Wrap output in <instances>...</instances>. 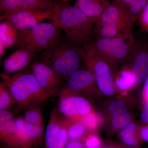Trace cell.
Returning a JSON list of instances; mask_svg holds the SVG:
<instances>
[{"instance_id": "39", "label": "cell", "mask_w": 148, "mask_h": 148, "mask_svg": "<svg viewBox=\"0 0 148 148\" xmlns=\"http://www.w3.org/2000/svg\"><path fill=\"white\" fill-rule=\"evenodd\" d=\"M120 1H121L123 4L127 7V8H128V6L129 5L132 3L133 0H119Z\"/></svg>"}, {"instance_id": "32", "label": "cell", "mask_w": 148, "mask_h": 148, "mask_svg": "<svg viewBox=\"0 0 148 148\" xmlns=\"http://www.w3.org/2000/svg\"><path fill=\"white\" fill-rule=\"evenodd\" d=\"M148 3V0H133L128 6L130 15L135 21L138 20Z\"/></svg>"}, {"instance_id": "28", "label": "cell", "mask_w": 148, "mask_h": 148, "mask_svg": "<svg viewBox=\"0 0 148 148\" xmlns=\"http://www.w3.org/2000/svg\"><path fill=\"white\" fill-rule=\"evenodd\" d=\"M45 124H31L26 123V127L34 147L42 142L45 133Z\"/></svg>"}, {"instance_id": "17", "label": "cell", "mask_w": 148, "mask_h": 148, "mask_svg": "<svg viewBox=\"0 0 148 148\" xmlns=\"http://www.w3.org/2000/svg\"><path fill=\"white\" fill-rule=\"evenodd\" d=\"M135 22L130 20L117 24L95 27L94 39L114 38L127 32H132V26Z\"/></svg>"}, {"instance_id": "13", "label": "cell", "mask_w": 148, "mask_h": 148, "mask_svg": "<svg viewBox=\"0 0 148 148\" xmlns=\"http://www.w3.org/2000/svg\"><path fill=\"white\" fill-rule=\"evenodd\" d=\"M36 53L32 48H19L6 58L3 75H12L21 71L29 65Z\"/></svg>"}, {"instance_id": "23", "label": "cell", "mask_w": 148, "mask_h": 148, "mask_svg": "<svg viewBox=\"0 0 148 148\" xmlns=\"http://www.w3.org/2000/svg\"><path fill=\"white\" fill-rule=\"evenodd\" d=\"M87 128L88 132H96L104 122L103 117L93 110L78 120Z\"/></svg>"}, {"instance_id": "35", "label": "cell", "mask_w": 148, "mask_h": 148, "mask_svg": "<svg viewBox=\"0 0 148 148\" xmlns=\"http://www.w3.org/2000/svg\"><path fill=\"white\" fill-rule=\"evenodd\" d=\"M141 113V119L144 124L148 123V101L143 103Z\"/></svg>"}, {"instance_id": "5", "label": "cell", "mask_w": 148, "mask_h": 148, "mask_svg": "<svg viewBox=\"0 0 148 148\" xmlns=\"http://www.w3.org/2000/svg\"><path fill=\"white\" fill-rule=\"evenodd\" d=\"M83 61L92 74L98 90L103 95L111 97L116 93L114 73L111 66L95 50L90 44L81 47Z\"/></svg>"}, {"instance_id": "38", "label": "cell", "mask_w": 148, "mask_h": 148, "mask_svg": "<svg viewBox=\"0 0 148 148\" xmlns=\"http://www.w3.org/2000/svg\"><path fill=\"white\" fill-rule=\"evenodd\" d=\"M142 95L143 103L148 101V75L143 83Z\"/></svg>"}, {"instance_id": "2", "label": "cell", "mask_w": 148, "mask_h": 148, "mask_svg": "<svg viewBox=\"0 0 148 148\" xmlns=\"http://www.w3.org/2000/svg\"><path fill=\"white\" fill-rule=\"evenodd\" d=\"M16 102V112L34 105H39L51 97L39 84L31 69L11 75L2 74Z\"/></svg>"}, {"instance_id": "31", "label": "cell", "mask_w": 148, "mask_h": 148, "mask_svg": "<svg viewBox=\"0 0 148 148\" xmlns=\"http://www.w3.org/2000/svg\"><path fill=\"white\" fill-rule=\"evenodd\" d=\"M82 140L85 148H101L104 144L96 132H88Z\"/></svg>"}, {"instance_id": "29", "label": "cell", "mask_w": 148, "mask_h": 148, "mask_svg": "<svg viewBox=\"0 0 148 148\" xmlns=\"http://www.w3.org/2000/svg\"><path fill=\"white\" fill-rule=\"evenodd\" d=\"M127 106L124 101L117 99L111 101L106 108V112L110 118L127 112Z\"/></svg>"}, {"instance_id": "19", "label": "cell", "mask_w": 148, "mask_h": 148, "mask_svg": "<svg viewBox=\"0 0 148 148\" xmlns=\"http://www.w3.org/2000/svg\"><path fill=\"white\" fill-rule=\"evenodd\" d=\"M110 3L109 0H76L74 5L95 22Z\"/></svg>"}, {"instance_id": "25", "label": "cell", "mask_w": 148, "mask_h": 148, "mask_svg": "<svg viewBox=\"0 0 148 148\" xmlns=\"http://www.w3.org/2000/svg\"><path fill=\"white\" fill-rule=\"evenodd\" d=\"M23 117L27 123L31 124H45L41 110L38 105L30 106L24 111Z\"/></svg>"}, {"instance_id": "3", "label": "cell", "mask_w": 148, "mask_h": 148, "mask_svg": "<svg viewBox=\"0 0 148 148\" xmlns=\"http://www.w3.org/2000/svg\"><path fill=\"white\" fill-rule=\"evenodd\" d=\"M81 47L60 38L40 53V61L50 66L66 81L80 69L81 61H83Z\"/></svg>"}, {"instance_id": "33", "label": "cell", "mask_w": 148, "mask_h": 148, "mask_svg": "<svg viewBox=\"0 0 148 148\" xmlns=\"http://www.w3.org/2000/svg\"><path fill=\"white\" fill-rule=\"evenodd\" d=\"M138 20L141 31L148 33V3Z\"/></svg>"}, {"instance_id": "7", "label": "cell", "mask_w": 148, "mask_h": 148, "mask_svg": "<svg viewBox=\"0 0 148 148\" xmlns=\"http://www.w3.org/2000/svg\"><path fill=\"white\" fill-rule=\"evenodd\" d=\"M57 110L69 119L78 120L94 110L92 103L85 96L61 89L58 94Z\"/></svg>"}, {"instance_id": "11", "label": "cell", "mask_w": 148, "mask_h": 148, "mask_svg": "<svg viewBox=\"0 0 148 148\" xmlns=\"http://www.w3.org/2000/svg\"><path fill=\"white\" fill-rule=\"evenodd\" d=\"M127 60V66L135 75L137 86L143 84L148 75V42L135 39Z\"/></svg>"}, {"instance_id": "22", "label": "cell", "mask_w": 148, "mask_h": 148, "mask_svg": "<svg viewBox=\"0 0 148 148\" xmlns=\"http://www.w3.org/2000/svg\"><path fill=\"white\" fill-rule=\"evenodd\" d=\"M65 121L69 140H82L88 132L87 128L79 121L66 117Z\"/></svg>"}, {"instance_id": "40", "label": "cell", "mask_w": 148, "mask_h": 148, "mask_svg": "<svg viewBox=\"0 0 148 148\" xmlns=\"http://www.w3.org/2000/svg\"><path fill=\"white\" fill-rule=\"evenodd\" d=\"M56 1H58L64 2H68L69 1H71V0H56Z\"/></svg>"}, {"instance_id": "37", "label": "cell", "mask_w": 148, "mask_h": 148, "mask_svg": "<svg viewBox=\"0 0 148 148\" xmlns=\"http://www.w3.org/2000/svg\"><path fill=\"white\" fill-rule=\"evenodd\" d=\"M65 148H85L82 140H70Z\"/></svg>"}, {"instance_id": "18", "label": "cell", "mask_w": 148, "mask_h": 148, "mask_svg": "<svg viewBox=\"0 0 148 148\" xmlns=\"http://www.w3.org/2000/svg\"><path fill=\"white\" fill-rule=\"evenodd\" d=\"M114 83L116 92H127L138 86L135 75L127 65L123 66L116 72Z\"/></svg>"}, {"instance_id": "8", "label": "cell", "mask_w": 148, "mask_h": 148, "mask_svg": "<svg viewBox=\"0 0 148 148\" xmlns=\"http://www.w3.org/2000/svg\"><path fill=\"white\" fill-rule=\"evenodd\" d=\"M44 138L45 148H65L70 140L65 117L56 108L51 111Z\"/></svg>"}, {"instance_id": "24", "label": "cell", "mask_w": 148, "mask_h": 148, "mask_svg": "<svg viewBox=\"0 0 148 148\" xmlns=\"http://www.w3.org/2000/svg\"><path fill=\"white\" fill-rule=\"evenodd\" d=\"M16 104L11 91L4 82L0 83V111L9 110Z\"/></svg>"}, {"instance_id": "26", "label": "cell", "mask_w": 148, "mask_h": 148, "mask_svg": "<svg viewBox=\"0 0 148 148\" xmlns=\"http://www.w3.org/2000/svg\"><path fill=\"white\" fill-rule=\"evenodd\" d=\"M22 11L50 10L53 6V0H20Z\"/></svg>"}, {"instance_id": "15", "label": "cell", "mask_w": 148, "mask_h": 148, "mask_svg": "<svg viewBox=\"0 0 148 148\" xmlns=\"http://www.w3.org/2000/svg\"><path fill=\"white\" fill-rule=\"evenodd\" d=\"M132 20L128 8L119 0H114L105 10L95 22V27L106 24H117L123 21Z\"/></svg>"}, {"instance_id": "27", "label": "cell", "mask_w": 148, "mask_h": 148, "mask_svg": "<svg viewBox=\"0 0 148 148\" xmlns=\"http://www.w3.org/2000/svg\"><path fill=\"white\" fill-rule=\"evenodd\" d=\"M110 120L111 131L114 133L120 131L132 122V116L127 112L112 117Z\"/></svg>"}, {"instance_id": "10", "label": "cell", "mask_w": 148, "mask_h": 148, "mask_svg": "<svg viewBox=\"0 0 148 148\" xmlns=\"http://www.w3.org/2000/svg\"><path fill=\"white\" fill-rule=\"evenodd\" d=\"M30 69L44 90L52 96L58 95L64 80L53 69L40 61H35Z\"/></svg>"}, {"instance_id": "14", "label": "cell", "mask_w": 148, "mask_h": 148, "mask_svg": "<svg viewBox=\"0 0 148 148\" xmlns=\"http://www.w3.org/2000/svg\"><path fill=\"white\" fill-rule=\"evenodd\" d=\"M15 118L9 110L0 111V140L7 148H19L16 135Z\"/></svg>"}, {"instance_id": "9", "label": "cell", "mask_w": 148, "mask_h": 148, "mask_svg": "<svg viewBox=\"0 0 148 148\" xmlns=\"http://www.w3.org/2000/svg\"><path fill=\"white\" fill-rule=\"evenodd\" d=\"M61 89L85 97L100 92L94 76L86 68L80 69L71 75Z\"/></svg>"}, {"instance_id": "36", "label": "cell", "mask_w": 148, "mask_h": 148, "mask_svg": "<svg viewBox=\"0 0 148 148\" xmlns=\"http://www.w3.org/2000/svg\"><path fill=\"white\" fill-rule=\"evenodd\" d=\"M101 148H140V147H132L124 145L121 143H116L114 142H108L103 144Z\"/></svg>"}, {"instance_id": "12", "label": "cell", "mask_w": 148, "mask_h": 148, "mask_svg": "<svg viewBox=\"0 0 148 148\" xmlns=\"http://www.w3.org/2000/svg\"><path fill=\"white\" fill-rule=\"evenodd\" d=\"M50 10H26L7 15H1V21H10L20 30H29L37 24L49 20Z\"/></svg>"}, {"instance_id": "30", "label": "cell", "mask_w": 148, "mask_h": 148, "mask_svg": "<svg viewBox=\"0 0 148 148\" xmlns=\"http://www.w3.org/2000/svg\"><path fill=\"white\" fill-rule=\"evenodd\" d=\"M19 0H0V12L7 15L21 11Z\"/></svg>"}, {"instance_id": "4", "label": "cell", "mask_w": 148, "mask_h": 148, "mask_svg": "<svg viewBox=\"0 0 148 148\" xmlns=\"http://www.w3.org/2000/svg\"><path fill=\"white\" fill-rule=\"evenodd\" d=\"M135 40L130 32L114 38L94 39L90 44L108 63L115 74L121 63L128 59Z\"/></svg>"}, {"instance_id": "20", "label": "cell", "mask_w": 148, "mask_h": 148, "mask_svg": "<svg viewBox=\"0 0 148 148\" xmlns=\"http://www.w3.org/2000/svg\"><path fill=\"white\" fill-rule=\"evenodd\" d=\"M139 127L134 122H131L119 131V138L121 143L132 147H140L143 141L139 135Z\"/></svg>"}, {"instance_id": "6", "label": "cell", "mask_w": 148, "mask_h": 148, "mask_svg": "<svg viewBox=\"0 0 148 148\" xmlns=\"http://www.w3.org/2000/svg\"><path fill=\"white\" fill-rule=\"evenodd\" d=\"M21 30L17 46L41 53L61 37V29L51 22H41L29 30Z\"/></svg>"}, {"instance_id": "21", "label": "cell", "mask_w": 148, "mask_h": 148, "mask_svg": "<svg viewBox=\"0 0 148 148\" xmlns=\"http://www.w3.org/2000/svg\"><path fill=\"white\" fill-rule=\"evenodd\" d=\"M16 135L19 148H32L34 147L22 116L15 118Z\"/></svg>"}, {"instance_id": "16", "label": "cell", "mask_w": 148, "mask_h": 148, "mask_svg": "<svg viewBox=\"0 0 148 148\" xmlns=\"http://www.w3.org/2000/svg\"><path fill=\"white\" fill-rule=\"evenodd\" d=\"M21 30L7 20L0 24V56L5 54L8 48L17 45L20 38Z\"/></svg>"}, {"instance_id": "34", "label": "cell", "mask_w": 148, "mask_h": 148, "mask_svg": "<svg viewBox=\"0 0 148 148\" xmlns=\"http://www.w3.org/2000/svg\"><path fill=\"white\" fill-rule=\"evenodd\" d=\"M139 132L142 141L148 143V123L140 126Z\"/></svg>"}, {"instance_id": "1", "label": "cell", "mask_w": 148, "mask_h": 148, "mask_svg": "<svg viewBox=\"0 0 148 148\" xmlns=\"http://www.w3.org/2000/svg\"><path fill=\"white\" fill-rule=\"evenodd\" d=\"M51 11L49 21L64 31L67 40L79 47L93 41L95 21L78 8L56 1Z\"/></svg>"}]
</instances>
